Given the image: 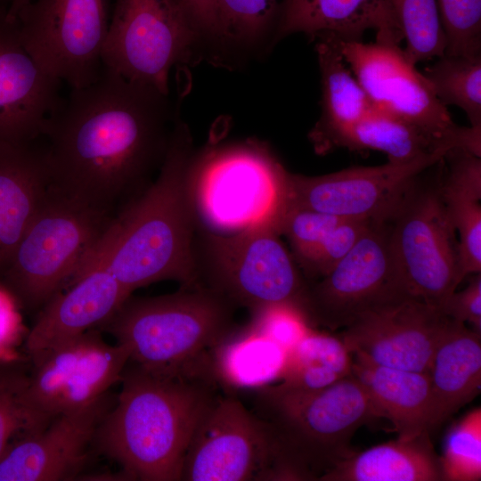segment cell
Returning a JSON list of instances; mask_svg holds the SVG:
<instances>
[{
	"label": "cell",
	"mask_w": 481,
	"mask_h": 481,
	"mask_svg": "<svg viewBox=\"0 0 481 481\" xmlns=\"http://www.w3.org/2000/svg\"><path fill=\"white\" fill-rule=\"evenodd\" d=\"M399 290L404 289L390 252L387 221L372 222L327 274L309 282L306 319L311 327L345 328L357 314Z\"/></svg>",
	"instance_id": "cell-17"
},
{
	"label": "cell",
	"mask_w": 481,
	"mask_h": 481,
	"mask_svg": "<svg viewBox=\"0 0 481 481\" xmlns=\"http://www.w3.org/2000/svg\"><path fill=\"white\" fill-rule=\"evenodd\" d=\"M182 481L291 480L268 424L234 394L217 395L185 452Z\"/></svg>",
	"instance_id": "cell-11"
},
{
	"label": "cell",
	"mask_w": 481,
	"mask_h": 481,
	"mask_svg": "<svg viewBox=\"0 0 481 481\" xmlns=\"http://www.w3.org/2000/svg\"><path fill=\"white\" fill-rule=\"evenodd\" d=\"M353 355L340 337L309 329L286 351L281 386L298 390L329 387L352 373Z\"/></svg>",
	"instance_id": "cell-30"
},
{
	"label": "cell",
	"mask_w": 481,
	"mask_h": 481,
	"mask_svg": "<svg viewBox=\"0 0 481 481\" xmlns=\"http://www.w3.org/2000/svg\"><path fill=\"white\" fill-rule=\"evenodd\" d=\"M2 2H8V6L11 4L12 0H0V7H3L1 4ZM4 8V7H3ZM6 9V8H5Z\"/></svg>",
	"instance_id": "cell-45"
},
{
	"label": "cell",
	"mask_w": 481,
	"mask_h": 481,
	"mask_svg": "<svg viewBox=\"0 0 481 481\" xmlns=\"http://www.w3.org/2000/svg\"><path fill=\"white\" fill-rule=\"evenodd\" d=\"M114 217L49 184L0 282L20 308L43 306L77 275Z\"/></svg>",
	"instance_id": "cell-7"
},
{
	"label": "cell",
	"mask_w": 481,
	"mask_h": 481,
	"mask_svg": "<svg viewBox=\"0 0 481 481\" xmlns=\"http://www.w3.org/2000/svg\"><path fill=\"white\" fill-rule=\"evenodd\" d=\"M372 222L343 219L298 266L306 278L327 274L353 248Z\"/></svg>",
	"instance_id": "cell-38"
},
{
	"label": "cell",
	"mask_w": 481,
	"mask_h": 481,
	"mask_svg": "<svg viewBox=\"0 0 481 481\" xmlns=\"http://www.w3.org/2000/svg\"><path fill=\"white\" fill-rule=\"evenodd\" d=\"M200 233L193 245L199 282L251 315L283 308L307 322L309 282L278 232L260 229L230 235Z\"/></svg>",
	"instance_id": "cell-8"
},
{
	"label": "cell",
	"mask_w": 481,
	"mask_h": 481,
	"mask_svg": "<svg viewBox=\"0 0 481 481\" xmlns=\"http://www.w3.org/2000/svg\"><path fill=\"white\" fill-rule=\"evenodd\" d=\"M288 173L269 144L256 138L193 151L187 183L197 226L220 235L260 229L281 235Z\"/></svg>",
	"instance_id": "cell-5"
},
{
	"label": "cell",
	"mask_w": 481,
	"mask_h": 481,
	"mask_svg": "<svg viewBox=\"0 0 481 481\" xmlns=\"http://www.w3.org/2000/svg\"><path fill=\"white\" fill-rule=\"evenodd\" d=\"M423 75L444 105L459 107L470 126L481 128V55L444 53Z\"/></svg>",
	"instance_id": "cell-31"
},
{
	"label": "cell",
	"mask_w": 481,
	"mask_h": 481,
	"mask_svg": "<svg viewBox=\"0 0 481 481\" xmlns=\"http://www.w3.org/2000/svg\"><path fill=\"white\" fill-rule=\"evenodd\" d=\"M216 32L208 47L212 61H238L272 47L278 0H213Z\"/></svg>",
	"instance_id": "cell-29"
},
{
	"label": "cell",
	"mask_w": 481,
	"mask_h": 481,
	"mask_svg": "<svg viewBox=\"0 0 481 481\" xmlns=\"http://www.w3.org/2000/svg\"><path fill=\"white\" fill-rule=\"evenodd\" d=\"M128 348L110 344L97 328L31 357L28 396L38 418H53L86 407L120 382Z\"/></svg>",
	"instance_id": "cell-14"
},
{
	"label": "cell",
	"mask_w": 481,
	"mask_h": 481,
	"mask_svg": "<svg viewBox=\"0 0 481 481\" xmlns=\"http://www.w3.org/2000/svg\"><path fill=\"white\" fill-rule=\"evenodd\" d=\"M94 443L127 480L181 481L185 452L219 388L211 371L164 374L128 362Z\"/></svg>",
	"instance_id": "cell-3"
},
{
	"label": "cell",
	"mask_w": 481,
	"mask_h": 481,
	"mask_svg": "<svg viewBox=\"0 0 481 481\" xmlns=\"http://www.w3.org/2000/svg\"><path fill=\"white\" fill-rule=\"evenodd\" d=\"M286 351L249 325L236 329L212 352L210 370L225 393L252 391L280 379Z\"/></svg>",
	"instance_id": "cell-28"
},
{
	"label": "cell",
	"mask_w": 481,
	"mask_h": 481,
	"mask_svg": "<svg viewBox=\"0 0 481 481\" xmlns=\"http://www.w3.org/2000/svg\"><path fill=\"white\" fill-rule=\"evenodd\" d=\"M442 480H481V408L468 412L449 428L439 457Z\"/></svg>",
	"instance_id": "cell-35"
},
{
	"label": "cell",
	"mask_w": 481,
	"mask_h": 481,
	"mask_svg": "<svg viewBox=\"0 0 481 481\" xmlns=\"http://www.w3.org/2000/svg\"><path fill=\"white\" fill-rule=\"evenodd\" d=\"M315 40L322 85V113L309 133L315 151L323 153L328 141L338 131L355 124L374 107L346 62L338 36L321 33Z\"/></svg>",
	"instance_id": "cell-25"
},
{
	"label": "cell",
	"mask_w": 481,
	"mask_h": 481,
	"mask_svg": "<svg viewBox=\"0 0 481 481\" xmlns=\"http://www.w3.org/2000/svg\"><path fill=\"white\" fill-rule=\"evenodd\" d=\"M60 85L26 50L16 21L1 17L0 141L30 143L40 137L61 99Z\"/></svg>",
	"instance_id": "cell-19"
},
{
	"label": "cell",
	"mask_w": 481,
	"mask_h": 481,
	"mask_svg": "<svg viewBox=\"0 0 481 481\" xmlns=\"http://www.w3.org/2000/svg\"><path fill=\"white\" fill-rule=\"evenodd\" d=\"M0 141V279L50 184L45 148Z\"/></svg>",
	"instance_id": "cell-22"
},
{
	"label": "cell",
	"mask_w": 481,
	"mask_h": 481,
	"mask_svg": "<svg viewBox=\"0 0 481 481\" xmlns=\"http://www.w3.org/2000/svg\"><path fill=\"white\" fill-rule=\"evenodd\" d=\"M18 308H20L13 296L0 282V338L7 337L19 325Z\"/></svg>",
	"instance_id": "cell-42"
},
{
	"label": "cell",
	"mask_w": 481,
	"mask_h": 481,
	"mask_svg": "<svg viewBox=\"0 0 481 481\" xmlns=\"http://www.w3.org/2000/svg\"><path fill=\"white\" fill-rule=\"evenodd\" d=\"M15 21L26 50L61 83L80 88L100 76L109 0H29Z\"/></svg>",
	"instance_id": "cell-13"
},
{
	"label": "cell",
	"mask_w": 481,
	"mask_h": 481,
	"mask_svg": "<svg viewBox=\"0 0 481 481\" xmlns=\"http://www.w3.org/2000/svg\"><path fill=\"white\" fill-rule=\"evenodd\" d=\"M106 394L15 439L0 459V481H62L81 477L100 423L110 409Z\"/></svg>",
	"instance_id": "cell-18"
},
{
	"label": "cell",
	"mask_w": 481,
	"mask_h": 481,
	"mask_svg": "<svg viewBox=\"0 0 481 481\" xmlns=\"http://www.w3.org/2000/svg\"><path fill=\"white\" fill-rule=\"evenodd\" d=\"M181 2L201 39L203 48L208 49L216 32L213 0H181Z\"/></svg>",
	"instance_id": "cell-41"
},
{
	"label": "cell",
	"mask_w": 481,
	"mask_h": 481,
	"mask_svg": "<svg viewBox=\"0 0 481 481\" xmlns=\"http://www.w3.org/2000/svg\"><path fill=\"white\" fill-rule=\"evenodd\" d=\"M449 318L471 325L481 335V274L475 273L461 291L452 292L440 307Z\"/></svg>",
	"instance_id": "cell-40"
},
{
	"label": "cell",
	"mask_w": 481,
	"mask_h": 481,
	"mask_svg": "<svg viewBox=\"0 0 481 481\" xmlns=\"http://www.w3.org/2000/svg\"><path fill=\"white\" fill-rule=\"evenodd\" d=\"M352 373L365 388L377 417L393 424L397 438L407 440L430 433L428 372L381 366L353 355Z\"/></svg>",
	"instance_id": "cell-23"
},
{
	"label": "cell",
	"mask_w": 481,
	"mask_h": 481,
	"mask_svg": "<svg viewBox=\"0 0 481 481\" xmlns=\"http://www.w3.org/2000/svg\"><path fill=\"white\" fill-rule=\"evenodd\" d=\"M29 383L23 363L0 359V459L15 439L46 426L30 405Z\"/></svg>",
	"instance_id": "cell-34"
},
{
	"label": "cell",
	"mask_w": 481,
	"mask_h": 481,
	"mask_svg": "<svg viewBox=\"0 0 481 481\" xmlns=\"http://www.w3.org/2000/svg\"><path fill=\"white\" fill-rule=\"evenodd\" d=\"M445 54L481 55V0H437Z\"/></svg>",
	"instance_id": "cell-36"
},
{
	"label": "cell",
	"mask_w": 481,
	"mask_h": 481,
	"mask_svg": "<svg viewBox=\"0 0 481 481\" xmlns=\"http://www.w3.org/2000/svg\"><path fill=\"white\" fill-rule=\"evenodd\" d=\"M55 294L28 333L26 348L31 357L100 328L131 294L102 267L85 271Z\"/></svg>",
	"instance_id": "cell-20"
},
{
	"label": "cell",
	"mask_w": 481,
	"mask_h": 481,
	"mask_svg": "<svg viewBox=\"0 0 481 481\" xmlns=\"http://www.w3.org/2000/svg\"><path fill=\"white\" fill-rule=\"evenodd\" d=\"M172 118L168 95L103 67L95 81L71 88L45 123L50 185L114 215L160 167Z\"/></svg>",
	"instance_id": "cell-1"
},
{
	"label": "cell",
	"mask_w": 481,
	"mask_h": 481,
	"mask_svg": "<svg viewBox=\"0 0 481 481\" xmlns=\"http://www.w3.org/2000/svg\"><path fill=\"white\" fill-rule=\"evenodd\" d=\"M428 373L431 432L479 394L481 335L453 320L433 355Z\"/></svg>",
	"instance_id": "cell-24"
},
{
	"label": "cell",
	"mask_w": 481,
	"mask_h": 481,
	"mask_svg": "<svg viewBox=\"0 0 481 481\" xmlns=\"http://www.w3.org/2000/svg\"><path fill=\"white\" fill-rule=\"evenodd\" d=\"M424 172L387 221L389 248L402 289L440 308L462 281L458 240L441 196L439 170L429 179Z\"/></svg>",
	"instance_id": "cell-9"
},
{
	"label": "cell",
	"mask_w": 481,
	"mask_h": 481,
	"mask_svg": "<svg viewBox=\"0 0 481 481\" xmlns=\"http://www.w3.org/2000/svg\"><path fill=\"white\" fill-rule=\"evenodd\" d=\"M342 220L314 210L291 209L283 219L281 234L287 237L292 255L299 265Z\"/></svg>",
	"instance_id": "cell-37"
},
{
	"label": "cell",
	"mask_w": 481,
	"mask_h": 481,
	"mask_svg": "<svg viewBox=\"0 0 481 481\" xmlns=\"http://www.w3.org/2000/svg\"><path fill=\"white\" fill-rule=\"evenodd\" d=\"M6 11L5 8L0 7V18L5 15Z\"/></svg>",
	"instance_id": "cell-44"
},
{
	"label": "cell",
	"mask_w": 481,
	"mask_h": 481,
	"mask_svg": "<svg viewBox=\"0 0 481 481\" xmlns=\"http://www.w3.org/2000/svg\"><path fill=\"white\" fill-rule=\"evenodd\" d=\"M335 147L381 151L388 162L395 164L431 156L444 157L449 151L456 149L423 128L376 108L336 133L326 143L323 153Z\"/></svg>",
	"instance_id": "cell-27"
},
{
	"label": "cell",
	"mask_w": 481,
	"mask_h": 481,
	"mask_svg": "<svg viewBox=\"0 0 481 481\" xmlns=\"http://www.w3.org/2000/svg\"><path fill=\"white\" fill-rule=\"evenodd\" d=\"M452 319L399 290L357 314L340 338L352 355L394 369L428 372Z\"/></svg>",
	"instance_id": "cell-15"
},
{
	"label": "cell",
	"mask_w": 481,
	"mask_h": 481,
	"mask_svg": "<svg viewBox=\"0 0 481 481\" xmlns=\"http://www.w3.org/2000/svg\"><path fill=\"white\" fill-rule=\"evenodd\" d=\"M395 20L405 41L407 58L415 65L445 52L446 38L437 0H389Z\"/></svg>",
	"instance_id": "cell-33"
},
{
	"label": "cell",
	"mask_w": 481,
	"mask_h": 481,
	"mask_svg": "<svg viewBox=\"0 0 481 481\" xmlns=\"http://www.w3.org/2000/svg\"><path fill=\"white\" fill-rule=\"evenodd\" d=\"M249 392L252 411L271 428L292 480H320L355 452L356 430L378 418L353 373L315 390L277 383Z\"/></svg>",
	"instance_id": "cell-6"
},
{
	"label": "cell",
	"mask_w": 481,
	"mask_h": 481,
	"mask_svg": "<svg viewBox=\"0 0 481 481\" xmlns=\"http://www.w3.org/2000/svg\"><path fill=\"white\" fill-rule=\"evenodd\" d=\"M236 306L198 282L157 297L129 296L100 328L125 345L129 361L176 375L210 368L213 350L233 330Z\"/></svg>",
	"instance_id": "cell-4"
},
{
	"label": "cell",
	"mask_w": 481,
	"mask_h": 481,
	"mask_svg": "<svg viewBox=\"0 0 481 481\" xmlns=\"http://www.w3.org/2000/svg\"><path fill=\"white\" fill-rule=\"evenodd\" d=\"M193 151L188 126L175 118L155 181L115 216L75 279L102 267L130 294L160 281H176L181 287L199 282L197 224L187 183Z\"/></svg>",
	"instance_id": "cell-2"
},
{
	"label": "cell",
	"mask_w": 481,
	"mask_h": 481,
	"mask_svg": "<svg viewBox=\"0 0 481 481\" xmlns=\"http://www.w3.org/2000/svg\"><path fill=\"white\" fill-rule=\"evenodd\" d=\"M424 432L412 439L392 440L354 452L319 481H438L439 457Z\"/></svg>",
	"instance_id": "cell-26"
},
{
	"label": "cell",
	"mask_w": 481,
	"mask_h": 481,
	"mask_svg": "<svg viewBox=\"0 0 481 481\" xmlns=\"http://www.w3.org/2000/svg\"><path fill=\"white\" fill-rule=\"evenodd\" d=\"M339 47L374 108L423 128L453 148L481 156V128L453 122L400 45L340 38Z\"/></svg>",
	"instance_id": "cell-12"
},
{
	"label": "cell",
	"mask_w": 481,
	"mask_h": 481,
	"mask_svg": "<svg viewBox=\"0 0 481 481\" xmlns=\"http://www.w3.org/2000/svg\"><path fill=\"white\" fill-rule=\"evenodd\" d=\"M369 29L375 31L378 42L403 41L389 0H282L272 47L295 33L310 37L332 33L343 40H361Z\"/></svg>",
	"instance_id": "cell-21"
},
{
	"label": "cell",
	"mask_w": 481,
	"mask_h": 481,
	"mask_svg": "<svg viewBox=\"0 0 481 481\" xmlns=\"http://www.w3.org/2000/svg\"><path fill=\"white\" fill-rule=\"evenodd\" d=\"M443 158L355 167L315 176L289 172L288 211L309 209L348 220L387 222L420 175Z\"/></svg>",
	"instance_id": "cell-16"
},
{
	"label": "cell",
	"mask_w": 481,
	"mask_h": 481,
	"mask_svg": "<svg viewBox=\"0 0 481 481\" xmlns=\"http://www.w3.org/2000/svg\"><path fill=\"white\" fill-rule=\"evenodd\" d=\"M29 1V0H12L5 13V20L12 22L15 21L20 11L28 4Z\"/></svg>",
	"instance_id": "cell-43"
},
{
	"label": "cell",
	"mask_w": 481,
	"mask_h": 481,
	"mask_svg": "<svg viewBox=\"0 0 481 481\" xmlns=\"http://www.w3.org/2000/svg\"><path fill=\"white\" fill-rule=\"evenodd\" d=\"M439 187L449 217L459 233V271L463 280L481 272V187L444 181Z\"/></svg>",
	"instance_id": "cell-32"
},
{
	"label": "cell",
	"mask_w": 481,
	"mask_h": 481,
	"mask_svg": "<svg viewBox=\"0 0 481 481\" xmlns=\"http://www.w3.org/2000/svg\"><path fill=\"white\" fill-rule=\"evenodd\" d=\"M202 49L181 0H116L102 61L124 78L168 95L171 69Z\"/></svg>",
	"instance_id": "cell-10"
},
{
	"label": "cell",
	"mask_w": 481,
	"mask_h": 481,
	"mask_svg": "<svg viewBox=\"0 0 481 481\" xmlns=\"http://www.w3.org/2000/svg\"><path fill=\"white\" fill-rule=\"evenodd\" d=\"M249 326L285 351L292 347L312 328L300 314L283 308L252 314Z\"/></svg>",
	"instance_id": "cell-39"
}]
</instances>
